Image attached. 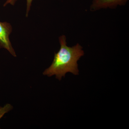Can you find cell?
I'll list each match as a JSON object with an SVG mask.
<instances>
[{
	"mask_svg": "<svg viewBox=\"0 0 129 129\" xmlns=\"http://www.w3.org/2000/svg\"><path fill=\"white\" fill-rule=\"evenodd\" d=\"M128 0H92L90 10L95 11L102 9L115 8L124 5Z\"/></svg>",
	"mask_w": 129,
	"mask_h": 129,
	"instance_id": "cell-3",
	"label": "cell"
},
{
	"mask_svg": "<svg viewBox=\"0 0 129 129\" xmlns=\"http://www.w3.org/2000/svg\"><path fill=\"white\" fill-rule=\"evenodd\" d=\"M17 1V0H7L3 6L4 7H5L8 5H11L13 6L15 5Z\"/></svg>",
	"mask_w": 129,
	"mask_h": 129,
	"instance_id": "cell-6",
	"label": "cell"
},
{
	"mask_svg": "<svg viewBox=\"0 0 129 129\" xmlns=\"http://www.w3.org/2000/svg\"><path fill=\"white\" fill-rule=\"evenodd\" d=\"M33 0H26V17H28L29 13L30 11V7Z\"/></svg>",
	"mask_w": 129,
	"mask_h": 129,
	"instance_id": "cell-5",
	"label": "cell"
},
{
	"mask_svg": "<svg viewBox=\"0 0 129 129\" xmlns=\"http://www.w3.org/2000/svg\"><path fill=\"white\" fill-rule=\"evenodd\" d=\"M59 41L60 50L55 53L52 63L43 72V75L48 77L55 75L56 78L60 80L68 72L75 75L79 74L77 62L84 53L83 47L79 44L72 47L67 46L64 35L59 37Z\"/></svg>",
	"mask_w": 129,
	"mask_h": 129,
	"instance_id": "cell-1",
	"label": "cell"
},
{
	"mask_svg": "<svg viewBox=\"0 0 129 129\" xmlns=\"http://www.w3.org/2000/svg\"><path fill=\"white\" fill-rule=\"evenodd\" d=\"M12 31V27L7 22H0V48L6 49L14 57L16 54L12 46L9 36Z\"/></svg>",
	"mask_w": 129,
	"mask_h": 129,
	"instance_id": "cell-2",
	"label": "cell"
},
{
	"mask_svg": "<svg viewBox=\"0 0 129 129\" xmlns=\"http://www.w3.org/2000/svg\"><path fill=\"white\" fill-rule=\"evenodd\" d=\"M13 108L11 104H6L4 107H0V119L4 116L5 114L8 113Z\"/></svg>",
	"mask_w": 129,
	"mask_h": 129,
	"instance_id": "cell-4",
	"label": "cell"
}]
</instances>
